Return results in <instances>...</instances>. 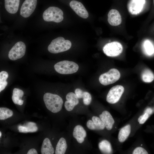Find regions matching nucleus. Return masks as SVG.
I'll use <instances>...</instances> for the list:
<instances>
[{
	"label": "nucleus",
	"mask_w": 154,
	"mask_h": 154,
	"mask_svg": "<svg viewBox=\"0 0 154 154\" xmlns=\"http://www.w3.org/2000/svg\"><path fill=\"white\" fill-rule=\"evenodd\" d=\"M2 134L1 132L0 131V137H1V136Z\"/></svg>",
	"instance_id": "obj_35"
},
{
	"label": "nucleus",
	"mask_w": 154,
	"mask_h": 154,
	"mask_svg": "<svg viewBox=\"0 0 154 154\" xmlns=\"http://www.w3.org/2000/svg\"><path fill=\"white\" fill-rule=\"evenodd\" d=\"M145 2V0H129L127 4L129 12L132 15L139 14L143 9Z\"/></svg>",
	"instance_id": "obj_10"
},
{
	"label": "nucleus",
	"mask_w": 154,
	"mask_h": 154,
	"mask_svg": "<svg viewBox=\"0 0 154 154\" xmlns=\"http://www.w3.org/2000/svg\"><path fill=\"white\" fill-rule=\"evenodd\" d=\"M72 135L74 137L79 143H82L86 136V132L82 126L77 125L74 128Z\"/></svg>",
	"instance_id": "obj_15"
},
{
	"label": "nucleus",
	"mask_w": 154,
	"mask_h": 154,
	"mask_svg": "<svg viewBox=\"0 0 154 154\" xmlns=\"http://www.w3.org/2000/svg\"><path fill=\"white\" fill-rule=\"evenodd\" d=\"M108 21L112 26H117L120 25L121 23L122 19L119 12L116 9H111L108 15Z\"/></svg>",
	"instance_id": "obj_12"
},
{
	"label": "nucleus",
	"mask_w": 154,
	"mask_h": 154,
	"mask_svg": "<svg viewBox=\"0 0 154 154\" xmlns=\"http://www.w3.org/2000/svg\"><path fill=\"white\" fill-rule=\"evenodd\" d=\"M99 117L106 129L109 130H111L115 121L110 113L107 111H104L99 115Z\"/></svg>",
	"instance_id": "obj_14"
},
{
	"label": "nucleus",
	"mask_w": 154,
	"mask_h": 154,
	"mask_svg": "<svg viewBox=\"0 0 154 154\" xmlns=\"http://www.w3.org/2000/svg\"><path fill=\"white\" fill-rule=\"evenodd\" d=\"M133 154H148L147 151L143 148L141 147H138L133 150Z\"/></svg>",
	"instance_id": "obj_30"
},
{
	"label": "nucleus",
	"mask_w": 154,
	"mask_h": 154,
	"mask_svg": "<svg viewBox=\"0 0 154 154\" xmlns=\"http://www.w3.org/2000/svg\"><path fill=\"white\" fill-rule=\"evenodd\" d=\"M143 48L145 53L151 56L154 53V47L151 42L148 40H145L143 44Z\"/></svg>",
	"instance_id": "obj_22"
},
{
	"label": "nucleus",
	"mask_w": 154,
	"mask_h": 154,
	"mask_svg": "<svg viewBox=\"0 0 154 154\" xmlns=\"http://www.w3.org/2000/svg\"><path fill=\"white\" fill-rule=\"evenodd\" d=\"M83 104L85 105H89L92 101V97L90 94L87 92H84L83 96Z\"/></svg>",
	"instance_id": "obj_28"
},
{
	"label": "nucleus",
	"mask_w": 154,
	"mask_h": 154,
	"mask_svg": "<svg viewBox=\"0 0 154 154\" xmlns=\"http://www.w3.org/2000/svg\"><path fill=\"white\" fill-rule=\"evenodd\" d=\"M13 114V111L11 110L4 107L0 108V119L4 120L11 117Z\"/></svg>",
	"instance_id": "obj_25"
},
{
	"label": "nucleus",
	"mask_w": 154,
	"mask_h": 154,
	"mask_svg": "<svg viewBox=\"0 0 154 154\" xmlns=\"http://www.w3.org/2000/svg\"><path fill=\"white\" fill-rule=\"evenodd\" d=\"M63 12L60 9L56 7L51 6L44 11L42 18L45 21L58 23L63 20Z\"/></svg>",
	"instance_id": "obj_3"
},
{
	"label": "nucleus",
	"mask_w": 154,
	"mask_h": 154,
	"mask_svg": "<svg viewBox=\"0 0 154 154\" xmlns=\"http://www.w3.org/2000/svg\"><path fill=\"white\" fill-rule=\"evenodd\" d=\"M86 126L91 130H102L105 127L100 118L96 116H93L92 120H89L87 121Z\"/></svg>",
	"instance_id": "obj_13"
},
{
	"label": "nucleus",
	"mask_w": 154,
	"mask_h": 154,
	"mask_svg": "<svg viewBox=\"0 0 154 154\" xmlns=\"http://www.w3.org/2000/svg\"><path fill=\"white\" fill-rule=\"evenodd\" d=\"M64 106L65 109L68 111L72 110L76 106L73 103L67 100L65 101Z\"/></svg>",
	"instance_id": "obj_31"
},
{
	"label": "nucleus",
	"mask_w": 154,
	"mask_h": 154,
	"mask_svg": "<svg viewBox=\"0 0 154 154\" xmlns=\"http://www.w3.org/2000/svg\"><path fill=\"white\" fill-rule=\"evenodd\" d=\"M141 78L143 82L149 83L154 80V75L151 70L146 69L144 70L142 72Z\"/></svg>",
	"instance_id": "obj_23"
},
{
	"label": "nucleus",
	"mask_w": 154,
	"mask_h": 154,
	"mask_svg": "<svg viewBox=\"0 0 154 154\" xmlns=\"http://www.w3.org/2000/svg\"><path fill=\"white\" fill-rule=\"evenodd\" d=\"M27 154H37L38 153L35 149L32 148L30 149L28 152Z\"/></svg>",
	"instance_id": "obj_34"
},
{
	"label": "nucleus",
	"mask_w": 154,
	"mask_h": 154,
	"mask_svg": "<svg viewBox=\"0 0 154 154\" xmlns=\"http://www.w3.org/2000/svg\"><path fill=\"white\" fill-rule=\"evenodd\" d=\"M37 2V0H25L20 8V15L24 18L30 17L35 10Z\"/></svg>",
	"instance_id": "obj_9"
},
{
	"label": "nucleus",
	"mask_w": 154,
	"mask_h": 154,
	"mask_svg": "<svg viewBox=\"0 0 154 154\" xmlns=\"http://www.w3.org/2000/svg\"><path fill=\"white\" fill-rule=\"evenodd\" d=\"M55 70L63 74H73L78 70L79 66L76 63L71 61L63 60L56 63L54 66Z\"/></svg>",
	"instance_id": "obj_4"
},
{
	"label": "nucleus",
	"mask_w": 154,
	"mask_h": 154,
	"mask_svg": "<svg viewBox=\"0 0 154 154\" xmlns=\"http://www.w3.org/2000/svg\"><path fill=\"white\" fill-rule=\"evenodd\" d=\"M153 112V110L151 108H147L144 111V113H146L149 115L151 114Z\"/></svg>",
	"instance_id": "obj_33"
},
{
	"label": "nucleus",
	"mask_w": 154,
	"mask_h": 154,
	"mask_svg": "<svg viewBox=\"0 0 154 154\" xmlns=\"http://www.w3.org/2000/svg\"><path fill=\"white\" fill-rule=\"evenodd\" d=\"M24 94V92L18 88H14L13 90L12 100L15 104L18 105L20 100Z\"/></svg>",
	"instance_id": "obj_24"
},
{
	"label": "nucleus",
	"mask_w": 154,
	"mask_h": 154,
	"mask_svg": "<svg viewBox=\"0 0 154 154\" xmlns=\"http://www.w3.org/2000/svg\"><path fill=\"white\" fill-rule=\"evenodd\" d=\"M38 129L36 124L31 122L27 123L25 125H19L18 128L19 132L24 133L36 132Z\"/></svg>",
	"instance_id": "obj_19"
},
{
	"label": "nucleus",
	"mask_w": 154,
	"mask_h": 154,
	"mask_svg": "<svg viewBox=\"0 0 154 154\" xmlns=\"http://www.w3.org/2000/svg\"><path fill=\"white\" fill-rule=\"evenodd\" d=\"M84 92L82 90L79 88H76L75 90V93L78 98H82Z\"/></svg>",
	"instance_id": "obj_32"
},
{
	"label": "nucleus",
	"mask_w": 154,
	"mask_h": 154,
	"mask_svg": "<svg viewBox=\"0 0 154 154\" xmlns=\"http://www.w3.org/2000/svg\"><path fill=\"white\" fill-rule=\"evenodd\" d=\"M26 50V46L25 43L22 41H19L9 50L8 57L12 60L20 58L25 55Z\"/></svg>",
	"instance_id": "obj_7"
},
{
	"label": "nucleus",
	"mask_w": 154,
	"mask_h": 154,
	"mask_svg": "<svg viewBox=\"0 0 154 154\" xmlns=\"http://www.w3.org/2000/svg\"><path fill=\"white\" fill-rule=\"evenodd\" d=\"M66 99L75 106L77 105L79 103L78 98L75 93L72 92H70L67 94L66 96Z\"/></svg>",
	"instance_id": "obj_27"
},
{
	"label": "nucleus",
	"mask_w": 154,
	"mask_h": 154,
	"mask_svg": "<svg viewBox=\"0 0 154 154\" xmlns=\"http://www.w3.org/2000/svg\"><path fill=\"white\" fill-rule=\"evenodd\" d=\"M123 47L119 42L114 41L106 44L103 48L104 53L110 57H116L119 55L122 52Z\"/></svg>",
	"instance_id": "obj_6"
},
{
	"label": "nucleus",
	"mask_w": 154,
	"mask_h": 154,
	"mask_svg": "<svg viewBox=\"0 0 154 154\" xmlns=\"http://www.w3.org/2000/svg\"><path fill=\"white\" fill-rule=\"evenodd\" d=\"M120 74L119 71L115 68H112L108 72L103 73L100 76V83L104 86L112 84L119 79Z\"/></svg>",
	"instance_id": "obj_5"
},
{
	"label": "nucleus",
	"mask_w": 154,
	"mask_h": 154,
	"mask_svg": "<svg viewBox=\"0 0 154 154\" xmlns=\"http://www.w3.org/2000/svg\"><path fill=\"white\" fill-rule=\"evenodd\" d=\"M150 116L147 113H144V114L140 116L138 118V121L139 123L143 124L144 123Z\"/></svg>",
	"instance_id": "obj_29"
},
{
	"label": "nucleus",
	"mask_w": 154,
	"mask_h": 154,
	"mask_svg": "<svg viewBox=\"0 0 154 154\" xmlns=\"http://www.w3.org/2000/svg\"><path fill=\"white\" fill-rule=\"evenodd\" d=\"M131 127L127 124L122 128L120 130L118 135V139L120 142H124L127 139L131 132Z\"/></svg>",
	"instance_id": "obj_18"
},
{
	"label": "nucleus",
	"mask_w": 154,
	"mask_h": 154,
	"mask_svg": "<svg viewBox=\"0 0 154 154\" xmlns=\"http://www.w3.org/2000/svg\"><path fill=\"white\" fill-rule=\"evenodd\" d=\"M43 100L47 108L51 112L56 113L61 110L63 102L59 95L46 93L44 95Z\"/></svg>",
	"instance_id": "obj_1"
},
{
	"label": "nucleus",
	"mask_w": 154,
	"mask_h": 154,
	"mask_svg": "<svg viewBox=\"0 0 154 154\" xmlns=\"http://www.w3.org/2000/svg\"><path fill=\"white\" fill-rule=\"evenodd\" d=\"M8 77L7 72L3 71L0 72V92L3 90L7 84L6 81Z\"/></svg>",
	"instance_id": "obj_26"
},
{
	"label": "nucleus",
	"mask_w": 154,
	"mask_h": 154,
	"mask_svg": "<svg viewBox=\"0 0 154 154\" xmlns=\"http://www.w3.org/2000/svg\"><path fill=\"white\" fill-rule=\"evenodd\" d=\"M70 6L76 13L80 17L84 19H86L88 17V13L81 2L73 0L70 2Z\"/></svg>",
	"instance_id": "obj_11"
},
{
	"label": "nucleus",
	"mask_w": 154,
	"mask_h": 154,
	"mask_svg": "<svg viewBox=\"0 0 154 154\" xmlns=\"http://www.w3.org/2000/svg\"><path fill=\"white\" fill-rule=\"evenodd\" d=\"M20 3V0H4L5 8L8 12L14 14L19 9Z\"/></svg>",
	"instance_id": "obj_16"
},
{
	"label": "nucleus",
	"mask_w": 154,
	"mask_h": 154,
	"mask_svg": "<svg viewBox=\"0 0 154 154\" xmlns=\"http://www.w3.org/2000/svg\"><path fill=\"white\" fill-rule=\"evenodd\" d=\"M67 148V145L65 139L63 137L61 138L56 145L55 154H64Z\"/></svg>",
	"instance_id": "obj_21"
},
{
	"label": "nucleus",
	"mask_w": 154,
	"mask_h": 154,
	"mask_svg": "<svg viewBox=\"0 0 154 154\" xmlns=\"http://www.w3.org/2000/svg\"><path fill=\"white\" fill-rule=\"evenodd\" d=\"M99 148L103 154H110L112 153V149L110 143L106 140H103L98 144Z\"/></svg>",
	"instance_id": "obj_20"
},
{
	"label": "nucleus",
	"mask_w": 154,
	"mask_h": 154,
	"mask_svg": "<svg viewBox=\"0 0 154 154\" xmlns=\"http://www.w3.org/2000/svg\"><path fill=\"white\" fill-rule=\"evenodd\" d=\"M72 44L69 40L59 37L52 40L48 47V51L52 53L56 54L66 51L71 48Z\"/></svg>",
	"instance_id": "obj_2"
},
{
	"label": "nucleus",
	"mask_w": 154,
	"mask_h": 154,
	"mask_svg": "<svg viewBox=\"0 0 154 154\" xmlns=\"http://www.w3.org/2000/svg\"><path fill=\"white\" fill-rule=\"evenodd\" d=\"M42 154H53L54 153V149L50 139L46 138L43 140L41 148Z\"/></svg>",
	"instance_id": "obj_17"
},
{
	"label": "nucleus",
	"mask_w": 154,
	"mask_h": 154,
	"mask_svg": "<svg viewBox=\"0 0 154 154\" xmlns=\"http://www.w3.org/2000/svg\"><path fill=\"white\" fill-rule=\"evenodd\" d=\"M124 90L122 86L117 85L112 87L109 91L106 96V101L109 103L114 104L117 102Z\"/></svg>",
	"instance_id": "obj_8"
}]
</instances>
